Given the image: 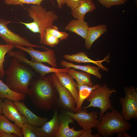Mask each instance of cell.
Returning a JSON list of instances; mask_svg holds the SVG:
<instances>
[{
  "label": "cell",
  "mask_w": 137,
  "mask_h": 137,
  "mask_svg": "<svg viewBox=\"0 0 137 137\" xmlns=\"http://www.w3.org/2000/svg\"><path fill=\"white\" fill-rule=\"evenodd\" d=\"M44 77L31 80L27 95L37 109L48 111L56 108L59 95L51 77L49 79Z\"/></svg>",
  "instance_id": "cell-1"
},
{
  "label": "cell",
  "mask_w": 137,
  "mask_h": 137,
  "mask_svg": "<svg viewBox=\"0 0 137 137\" xmlns=\"http://www.w3.org/2000/svg\"><path fill=\"white\" fill-rule=\"evenodd\" d=\"M5 74L6 84L11 89L15 92L28 94L33 75L25 64L13 57Z\"/></svg>",
  "instance_id": "cell-2"
},
{
  "label": "cell",
  "mask_w": 137,
  "mask_h": 137,
  "mask_svg": "<svg viewBox=\"0 0 137 137\" xmlns=\"http://www.w3.org/2000/svg\"><path fill=\"white\" fill-rule=\"evenodd\" d=\"M27 10L29 17L33 21L30 23H19L24 25L32 32L39 33L40 42L43 44L45 29L53 26L54 22L58 19V16L54 11H47L41 5H30Z\"/></svg>",
  "instance_id": "cell-3"
},
{
  "label": "cell",
  "mask_w": 137,
  "mask_h": 137,
  "mask_svg": "<svg viewBox=\"0 0 137 137\" xmlns=\"http://www.w3.org/2000/svg\"><path fill=\"white\" fill-rule=\"evenodd\" d=\"M99 125L97 128L98 134L103 137H108L114 134L119 136L127 132L132 125L125 120L121 113L116 109L105 113L98 118Z\"/></svg>",
  "instance_id": "cell-4"
},
{
  "label": "cell",
  "mask_w": 137,
  "mask_h": 137,
  "mask_svg": "<svg viewBox=\"0 0 137 137\" xmlns=\"http://www.w3.org/2000/svg\"><path fill=\"white\" fill-rule=\"evenodd\" d=\"M116 92L115 89H111L106 84L102 86L100 85L91 92L86 99L89 104L83 109H86L91 107L98 108L100 110L98 116H101L108 110L114 109L110 98L113 93Z\"/></svg>",
  "instance_id": "cell-5"
},
{
  "label": "cell",
  "mask_w": 137,
  "mask_h": 137,
  "mask_svg": "<svg viewBox=\"0 0 137 137\" xmlns=\"http://www.w3.org/2000/svg\"><path fill=\"white\" fill-rule=\"evenodd\" d=\"M125 95L119 98L122 106L121 114L125 120L128 121L137 118V93L132 86H126L124 88Z\"/></svg>",
  "instance_id": "cell-6"
},
{
  "label": "cell",
  "mask_w": 137,
  "mask_h": 137,
  "mask_svg": "<svg viewBox=\"0 0 137 137\" xmlns=\"http://www.w3.org/2000/svg\"><path fill=\"white\" fill-rule=\"evenodd\" d=\"M64 113L76 121L83 130H90L92 128L97 129L99 124L98 114L96 111L88 112L84 109L76 112L67 110Z\"/></svg>",
  "instance_id": "cell-7"
},
{
  "label": "cell",
  "mask_w": 137,
  "mask_h": 137,
  "mask_svg": "<svg viewBox=\"0 0 137 137\" xmlns=\"http://www.w3.org/2000/svg\"><path fill=\"white\" fill-rule=\"evenodd\" d=\"M9 22L0 18V37L6 44L33 47L43 48L31 43L25 38L16 34L9 29L7 24Z\"/></svg>",
  "instance_id": "cell-8"
},
{
  "label": "cell",
  "mask_w": 137,
  "mask_h": 137,
  "mask_svg": "<svg viewBox=\"0 0 137 137\" xmlns=\"http://www.w3.org/2000/svg\"><path fill=\"white\" fill-rule=\"evenodd\" d=\"M14 47L27 53L31 58V61L38 63H46L53 67L57 66V59L54 50L45 47L46 50L42 52L35 50L33 47L22 46H14Z\"/></svg>",
  "instance_id": "cell-9"
},
{
  "label": "cell",
  "mask_w": 137,
  "mask_h": 137,
  "mask_svg": "<svg viewBox=\"0 0 137 137\" xmlns=\"http://www.w3.org/2000/svg\"><path fill=\"white\" fill-rule=\"evenodd\" d=\"M51 77L54 86L58 93V104L67 110L74 112L76 104L71 93L60 84L55 74H52Z\"/></svg>",
  "instance_id": "cell-10"
},
{
  "label": "cell",
  "mask_w": 137,
  "mask_h": 137,
  "mask_svg": "<svg viewBox=\"0 0 137 137\" xmlns=\"http://www.w3.org/2000/svg\"><path fill=\"white\" fill-rule=\"evenodd\" d=\"M2 113L9 120L21 129L23 125L27 123L26 117L22 115L14 101L5 98L3 101Z\"/></svg>",
  "instance_id": "cell-11"
},
{
  "label": "cell",
  "mask_w": 137,
  "mask_h": 137,
  "mask_svg": "<svg viewBox=\"0 0 137 137\" xmlns=\"http://www.w3.org/2000/svg\"><path fill=\"white\" fill-rule=\"evenodd\" d=\"M55 109L52 118L42 127H39L31 125L32 130L37 137H54L60 126L58 110L56 108Z\"/></svg>",
  "instance_id": "cell-12"
},
{
  "label": "cell",
  "mask_w": 137,
  "mask_h": 137,
  "mask_svg": "<svg viewBox=\"0 0 137 137\" xmlns=\"http://www.w3.org/2000/svg\"><path fill=\"white\" fill-rule=\"evenodd\" d=\"M60 126L58 130L55 135V137H80L83 130L76 131L75 127L70 128L69 124L72 123L74 120L65 113L58 116Z\"/></svg>",
  "instance_id": "cell-13"
},
{
  "label": "cell",
  "mask_w": 137,
  "mask_h": 137,
  "mask_svg": "<svg viewBox=\"0 0 137 137\" xmlns=\"http://www.w3.org/2000/svg\"><path fill=\"white\" fill-rule=\"evenodd\" d=\"M14 102L21 114L27 120V123L33 126L41 127L48 120L47 117H42L33 113L26 106L24 101Z\"/></svg>",
  "instance_id": "cell-14"
},
{
  "label": "cell",
  "mask_w": 137,
  "mask_h": 137,
  "mask_svg": "<svg viewBox=\"0 0 137 137\" xmlns=\"http://www.w3.org/2000/svg\"><path fill=\"white\" fill-rule=\"evenodd\" d=\"M60 84L67 89L72 95L77 105L78 100V92L76 83L68 73L64 72L55 73Z\"/></svg>",
  "instance_id": "cell-15"
},
{
  "label": "cell",
  "mask_w": 137,
  "mask_h": 137,
  "mask_svg": "<svg viewBox=\"0 0 137 137\" xmlns=\"http://www.w3.org/2000/svg\"><path fill=\"white\" fill-rule=\"evenodd\" d=\"M63 57L67 60L78 63H91L97 65L99 68L103 71L107 72L109 70L108 68L104 66L102 64V62L107 61L109 56L106 57L101 60L95 61L89 58L86 53L83 52H80L76 54L69 55L65 54Z\"/></svg>",
  "instance_id": "cell-16"
},
{
  "label": "cell",
  "mask_w": 137,
  "mask_h": 137,
  "mask_svg": "<svg viewBox=\"0 0 137 137\" xmlns=\"http://www.w3.org/2000/svg\"><path fill=\"white\" fill-rule=\"evenodd\" d=\"M89 27L84 20L73 19L65 27V30L74 33L85 39L88 33Z\"/></svg>",
  "instance_id": "cell-17"
},
{
  "label": "cell",
  "mask_w": 137,
  "mask_h": 137,
  "mask_svg": "<svg viewBox=\"0 0 137 137\" xmlns=\"http://www.w3.org/2000/svg\"><path fill=\"white\" fill-rule=\"evenodd\" d=\"M96 9L92 0H82L80 5L71 12L72 16L76 19L84 20L85 14Z\"/></svg>",
  "instance_id": "cell-18"
},
{
  "label": "cell",
  "mask_w": 137,
  "mask_h": 137,
  "mask_svg": "<svg viewBox=\"0 0 137 137\" xmlns=\"http://www.w3.org/2000/svg\"><path fill=\"white\" fill-rule=\"evenodd\" d=\"M107 31V26L105 24L89 27L88 36L85 39V45L86 48L88 49H90L94 42Z\"/></svg>",
  "instance_id": "cell-19"
},
{
  "label": "cell",
  "mask_w": 137,
  "mask_h": 137,
  "mask_svg": "<svg viewBox=\"0 0 137 137\" xmlns=\"http://www.w3.org/2000/svg\"><path fill=\"white\" fill-rule=\"evenodd\" d=\"M100 85L99 84L92 85L86 84L79 85L76 83L78 92V100L74 112H79L82 109V105L84 100L88 98L91 92Z\"/></svg>",
  "instance_id": "cell-20"
},
{
  "label": "cell",
  "mask_w": 137,
  "mask_h": 137,
  "mask_svg": "<svg viewBox=\"0 0 137 137\" xmlns=\"http://www.w3.org/2000/svg\"><path fill=\"white\" fill-rule=\"evenodd\" d=\"M26 64L34 69L41 76H44L46 74L52 73H54L64 72L67 73L68 69L57 68L46 66L41 63L36 62L28 59L25 61Z\"/></svg>",
  "instance_id": "cell-21"
},
{
  "label": "cell",
  "mask_w": 137,
  "mask_h": 137,
  "mask_svg": "<svg viewBox=\"0 0 137 137\" xmlns=\"http://www.w3.org/2000/svg\"><path fill=\"white\" fill-rule=\"evenodd\" d=\"M26 95L12 90L0 79V98H6L13 101H21L25 99Z\"/></svg>",
  "instance_id": "cell-22"
},
{
  "label": "cell",
  "mask_w": 137,
  "mask_h": 137,
  "mask_svg": "<svg viewBox=\"0 0 137 137\" xmlns=\"http://www.w3.org/2000/svg\"><path fill=\"white\" fill-rule=\"evenodd\" d=\"M60 64L62 66L64 67L65 68L70 69L73 68L93 75L98 79H100L102 78V76L99 72L100 68L98 66H93L89 65H76L71 62H68L64 60L61 61Z\"/></svg>",
  "instance_id": "cell-23"
},
{
  "label": "cell",
  "mask_w": 137,
  "mask_h": 137,
  "mask_svg": "<svg viewBox=\"0 0 137 137\" xmlns=\"http://www.w3.org/2000/svg\"><path fill=\"white\" fill-rule=\"evenodd\" d=\"M13 133L18 137H22L21 129L15 124L10 122L6 117L2 115L0 116V133Z\"/></svg>",
  "instance_id": "cell-24"
},
{
  "label": "cell",
  "mask_w": 137,
  "mask_h": 137,
  "mask_svg": "<svg viewBox=\"0 0 137 137\" xmlns=\"http://www.w3.org/2000/svg\"><path fill=\"white\" fill-rule=\"evenodd\" d=\"M67 73L76 80L79 85H94L91 80L90 74L89 73L84 72L78 71L73 68L69 69Z\"/></svg>",
  "instance_id": "cell-25"
},
{
  "label": "cell",
  "mask_w": 137,
  "mask_h": 137,
  "mask_svg": "<svg viewBox=\"0 0 137 137\" xmlns=\"http://www.w3.org/2000/svg\"><path fill=\"white\" fill-rule=\"evenodd\" d=\"M14 47L12 44H6L0 45V78H3L6 74V71L4 70L3 67L5 55Z\"/></svg>",
  "instance_id": "cell-26"
},
{
  "label": "cell",
  "mask_w": 137,
  "mask_h": 137,
  "mask_svg": "<svg viewBox=\"0 0 137 137\" xmlns=\"http://www.w3.org/2000/svg\"><path fill=\"white\" fill-rule=\"evenodd\" d=\"M45 0H4L5 3L8 5H20L24 4L41 5L42 2Z\"/></svg>",
  "instance_id": "cell-27"
},
{
  "label": "cell",
  "mask_w": 137,
  "mask_h": 137,
  "mask_svg": "<svg viewBox=\"0 0 137 137\" xmlns=\"http://www.w3.org/2000/svg\"><path fill=\"white\" fill-rule=\"evenodd\" d=\"M45 31L48 32L61 41L67 39L68 36L65 32L59 31L58 27L54 25L47 28Z\"/></svg>",
  "instance_id": "cell-28"
},
{
  "label": "cell",
  "mask_w": 137,
  "mask_h": 137,
  "mask_svg": "<svg viewBox=\"0 0 137 137\" xmlns=\"http://www.w3.org/2000/svg\"><path fill=\"white\" fill-rule=\"evenodd\" d=\"M60 40L48 32L45 31L43 44L52 47H54L59 44Z\"/></svg>",
  "instance_id": "cell-29"
},
{
  "label": "cell",
  "mask_w": 137,
  "mask_h": 137,
  "mask_svg": "<svg viewBox=\"0 0 137 137\" xmlns=\"http://www.w3.org/2000/svg\"><path fill=\"white\" fill-rule=\"evenodd\" d=\"M102 6L109 8L114 6H119L124 3L123 0H97Z\"/></svg>",
  "instance_id": "cell-30"
},
{
  "label": "cell",
  "mask_w": 137,
  "mask_h": 137,
  "mask_svg": "<svg viewBox=\"0 0 137 137\" xmlns=\"http://www.w3.org/2000/svg\"><path fill=\"white\" fill-rule=\"evenodd\" d=\"M21 129L24 137H37L32 130L31 125L27 123L24 124Z\"/></svg>",
  "instance_id": "cell-31"
},
{
  "label": "cell",
  "mask_w": 137,
  "mask_h": 137,
  "mask_svg": "<svg viewBox=\"0 0 137 137\" xmlns=\"http://www.w3.org/2000/svg\"><path fill=\"white\" fill-rule=\"evenodd\" d=\"M82 0H65V3L73 10L80 4Z\"/></svg>",
  "instance_id": "cell-32"
},
{
  "label": "cell",
  "mask_w": 137,
  "mask_h": 137,
  "mask_svg": "<svg viewBox=\"0 0 137 137\" xmlns=\"http://www.w3.org/2000/svg\"><path fill=\"white\" fill-rule=\"evenodd\" d=\"M91 129L88 130H83L80 137H100V136L98 134H93Z\"/></svg>",
  "instance_id": "cell-33"
},
{
  "label": "cell",
  "mask_w": 137,
  "mask_h": 137,
  "mask_svg": "<svg viewBox=\"0 0 137 137\" xmlns=\"http://www.w3.org/2000/svg\"><path fill=\"white\" fill-rule=\"evenodd\" d=\"M0 137H18L16 134L13 133H0Z\"/></svg>",
  "instance_id": "cell-34"
},
{
  "label": "cell",
  "mask_w": 137,
  "mask_h": 137,
  "mask_svg": "<svg viewBox=\"0 0 137 137\" xmlns=\"http://www.w3.org/2000/svg\"><path fill=\"white\" fill-rule=\"evenodd\" d=\"M56 1L58 8L59 9H62L63 6L65 4V0H56Z\"/></svg>",
  "instance_id": "cell-35"
},
{
  "label": "cell",
  "mask_w": 137,
  "mask_h": 137,
  "mask_svg": "<svg viewBox=\"0 0 137 137\" xmlns=\"http://www.w3.org/2000/svg\"><path fill=\"white\" fill-rule=\"evenodd\" d=\"M3 101L0 98V116L2 115Z\"/></svg>",
  "instance_id": "cell-36"
},
{
  "label": "cell",
  "mask_w": 137,
  "mask_h": 137,
  "mask_svg": "<svg viewBox=\"0 0 137 137\" xmlns=\"http://www.w3.org/2000/svg\"><path fill=\"white\" fill-rule=\"evenodd\" d=\"M125 2H126L127 1V0H123Z\"/></svg>",
  "instance_id": "cell-37"
}]
</instances>
